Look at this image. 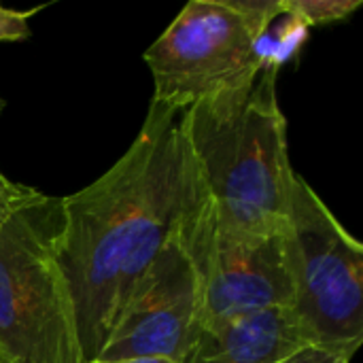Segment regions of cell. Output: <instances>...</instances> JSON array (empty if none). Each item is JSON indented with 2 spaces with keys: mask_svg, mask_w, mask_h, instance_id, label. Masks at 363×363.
<instances>
[{
  "mask_svg": "<svg viewBox=\"0 0 363 363\" xmlns=\"http://www.w3.org/2000/svg\"><path fill=\"white\" fill-rule=\"evenodd\" d=\"M277 0H189L143 53L153 102L181 111L249 87L264 70L262 32Z\"/></svg>",
  "mask_w": 363,
  "mask_h": 363,
  "instance_id": "obj_4",
  "label": "cell"
},
{
  "mask_svg": "<svg viewBox=\"0 0 363 363\" xmlns=\"http://www.w3.org/2000/svg\"><path fill=\"white\" fill-rule=\"evenodd\" d=\"M40 6L30 9V11H15L0 6V43H17L26 40L32 30H30V17L36 15Z\"/></svg>",
  "mask_w": 363,
  "mask_h": 363,
  "instance_id": "obj_10",
  "label": "cell"
},
{
  "mask_svg": "<svg viewBox=\"0 0 363 363\" xmlns=\"http://www.w3.org/2000/svg\"><path fill=\"white\" fill-rule=\"evenodd\" d=\"M62 232L64 198L40 191L0 228V353L9 363H85Z\"/></svg>",
  "mask_w": 363,
  "mask_h": 363,
  "instance_id": "obj_3",
  "label": "cell"
},
{
  "mask_svg": "<svg viewBox=\"0 0 363 363\" xmlns=\"http://www.w3.org/2000/svg\"><path fill=\"white\" fill-rule=\"evenodd\" d=\"M200 194L177 111L151 100L128 151L64 198L60 262L77 308L85 363L94 362L130 289L179 230Z\"/></svg>",
  "mask_w": 363,
  "mask_h": 363,
  "instance_id": "obj_1",
  "label": "cell"
},
{
  "mask_svg": "<svg viewBox=\"0 0 363 363\" xmlns=\"http://www.w3.org/2000/svg\"><path fill=\"white\" fill-rule=\"evenodd\" d=\"M11 213H13V211H2V213H0V228H2V223L6 221V217H9Z\"/></svg>",
  "mask_w": 363,
  "mask_h": 363,
  "instance_id": "obj_14",
  "label": "cell"
},
{
  "mask_svg": "<svg viewBox=\"0 0 363 363\" xmlns=\"http://www.w3.org/2000/svg\"><path fill=\"white\" fill-rule=\"evenodd\" d=\"M38 191L34 187L13 183L11 179H6L0 172V213L2 211H15V208H19L21 204H26L28 200H32Z\"/></svg>",
  "mask_w": 363,
  "mask_h": 363,
  "instance_id": "obj_11",
  "label": "cell"
},
{
  "mask_svg": "<svg viewBox=\"0 0 363 363\" xmlns=\"http://www.w3.org/2000/svg\"><path fill=\"white\" fill-rule=\"evenodd\" d=\"M4 106H6V102H4V98L0 96V115H2V111H4Z\"/></svg>",
  "mask_w": 363,
  "mask_h": 363,
  "instance_id": "obj_15",
  "label": "cell"
},
{
  "mask_svg": "<svg viewBox=\"0 0 363 363\" xmlns=\"http://www.w3.org/2000/svg\"><path fill=\"white\" fill-rule=\"evenodd\" d=\"M304 347L291 308H270L202 325L181 363H285Z\"/></svg>",
  "mask_w": 363,
  "mask_h": 363,
  "instance_id": "obj_8",
  "label": "cell"
},
{
  "mask_svg": "<svg viewBox=\"0 0 363 363\" xmlns=\"http://www.w3.org/2000/svg\"><path fill=\"white\" fill-rule=\"evenodd\" d=\"M181 225L130 289L96 359L185 357L202 328V285Z\"/></svg>",
  "mask_w": 363,
  "mask_h": 363,
  "instance_id": "obj_7",
  "label": "cell"
},
{
  "mask_svg": "<svg viewBox=\"0 0 363 363\" xmlns=\"http://www.w3.org/2000/svg\"><path fill=\"white\" fill-rule=\"evenodd\" d=\"M291 313L313 347L353 359L363 340V247L296 174L287 213Z\"/></svg>",
  "mask_w": 363,
  "mask_h": 363,
  "instance_id": "obj_5",
  "label": "cell"
},
{
  "mask_svg": "<svg viewBox=\"0 0 363 363\" xmlns=\"http://www.w3.org/2000/svg\"><path fill=\"white\" fill-rule=\"evenodd\" d=\"M283 2L287 11L300 17L308 28L342 21L362 6V0H283Z\"/></svg>",
  "mask_w": 363,
  "mask_h": 363,
  "instance_id": "obj_9",
  "label": "cell"
},
{
  "mask_svg": "<svg viewBox=\"0 0 363 363\" xmlns=\"http://www.w3.org/2000/svg\"><path fill=\"white\" fill-rule=\"evenodd\" d=\"M0 363H9L6 359H4V357H2V353H0Z\"/></svg>",
  "mask_w": 363,
  "mask_h": 363,
  "instance_id": "obj_16",
  "label": "cell"
},
{
  "mask_svg": "<svg viewBox=\"0 0 363 363\" xmlns=\"http://www.w3.org/2000/svg\"><path fill=\"white\" fill-rule=\"evenodd\" d=\"M285 363H351V357L334 351H325L321 347H304L296 355H291Z\"/></svg>",
  "mask_w": 363,
  "mask_h": 363,
  "instance_id": "obj_12",
  "label": "cell"
},
{
  "mask_svg": "<svg viewBox=\"0 0 363 363\" xmlns=\"http://www.w3.org/2000/svg\"><path fill=\"white\" fill-rule=\"evenodd\" d=\"M279 70L264 68L245 87L185 111L179 128L221 228L277 234L287 228L296 170L287 119L277 94Z\"/></svg>",
  "mask_w": 363,
  "mask_h": 363,
  "instance_id": "obj_2",
  "label": "cell"
},
{
  "mask_svg": "<svg viewBox=\"0 0 363 363\" xmlns=\"http://www.w3.org/2000/svg\"><path fill=\"white\" fill-rule=\"evenodd\" d=\"M89 363H179L168 357H128V359H94Z\"/></svg>",
  "mask_w": 363,
  "mask_h": 363,
  "instance_id": "obj_13",
  "label": "cell"
},
{
  "mask_svg": "<svg viewBox=\"0 0 363 363\" xmlns=\"http://www.w3.org/2000/svg\"><path fill=\"white\" fill-rule=\"evenodd\" d=\"M181 234L202 285V325L291 306L287 228L277 234L221 228L200 183V194L183 219Z\"/></svg>",
  "mask_w": 363,
  "mask_h": 363,
  "instance_id": "obj_6",
  "label": "cell"
}]
</instances>
